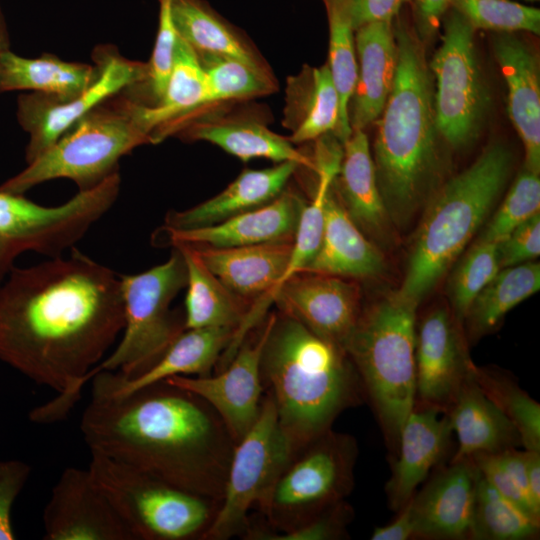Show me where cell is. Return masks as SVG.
I'll return each mask as SVG.
<instances>
[{
	"label": "cell",
	"mask_w": 540,
	"mask_h": 540,
	"mask_svg": "<svg viewBox=\"0 0 540 540\" xmlns=\"http://www.w3.org/2000/svg\"><path fill=\"white\" fill-rule=\"evenodd\" d=\"M124 324L120 275L75 247L12 268L0 284V360L57 392L32 421L66 417Z\"/></svg>",
	"instance_id": "cell-1"
},
{
	"label": "cell",
	"mask_w": 540,
	"mask_h": 540,
	"mask_svg": "<svg viewBox=\"0 0 540 540\" xmlns=\"http://www.w3.org/2000/svg\"><path fill=\"white\" fill-rule=\"evenodd\" d=\"M80 429L90 452L221 501L235 443L195 394L165 381L123 396L91 392Z\"/></svg>",
	"instance_id": "cell-2"
},
{
	"label": "cell",
	"mask_w": 540,
	"mask_h": 540,
	"mask_svg": "<svg viewBox=\"0 0 540 540\" xmlns=\"http://www.w3.org/2000/svg\"><path fill=\"white\" fill-rule=\"evenodd\" d=\"M393 29L397 70L376 120L372 158L387 214L400 224L413 215L432 187L438 168L439 133L424 42L406 20L397 19Z\"/></svg>",
	"instance_id": "cell-3"
},
{
	"label": "cell",
	"mask_w": 540,
	"mask_h": 540,
	"mask_svg": "<svg viewBox=\"0 0 540 540\" xmlns=\"http://www.w3.org/2000/svg\"><path fill=\"white\" fill-rule=\"evenodd\" d=\"M261 376L295 451L330 430L363 389L344 349L281 311L264 344Z\"/></svg>",
	"instance_id": "cell-4"
},
{
	"label": "cell",
	"mask_w": 540,
	"mask_h": 540,
	"mask_svg": "<svg viewBox=\"0 0 540 540\" xmlns=\"http://www.w3.org/2000/svg\"><path fill=\"white\" fill-rule=\"evenodd\" d=\"M511 167L509 149L492 143L435 193L415 237L401 296L419 304L434 288L487 218Z\"/></svg>",
	"instance_id": "cell-5"
},
{
	"label": "cell",
	"mask_w": 540,
	"mask_h": 540,
	"mask_svg": "<svg viewBox=\"0 0 540 540\" xmlns=\"http://www.w3.org/2000/svg\"><path fill=\"white\" fill-rule=\"evenodd\" d=\"M418 304L398 292L361 311L345 351L392 451L415 404Z\"/></svg>",
	"instance_id": "cell-6"
},
{
	"label": "cell",
	"mask_w": 540,
	"mask_h": 540,
	"mask_svg": "<svg viewBox=\"0 0 540 540\" xmlns=\"http://www.w3.org/2000/svg\"><path fill=\"white\" fill-rule=\"evenodd\" d=\"M143 104L126 89L107 98L79 119L48 150L0 185V191L24 194L54 180H72L89 190L117 172L120 158L151 143L142 116Z\"/></svg>",
	"instance_id": "cell-7"
},
{
	"label": "cell",
	"mask_w": 540,
	"mask_h": 540,
	"mask_svg": "<svg viewBox=\"0 0 540 540\" xmlns=\"http://www.w3.org/2000/svg\"><path fill=\"white\" fill-rule=\"evenodd\" d=\"M88 470L136 540L203 539L220 502L90 452Z\"/></svg>",
	"instance_id": "cell-8"
},
{
	"label": "cell",
	"mask_w": 540,
	"mask_h": 540,
	"mask_svg": "<svg viewBox=\"0 0 540 540\" xmlns=\"http://www.w3.org/2000/svg\"><path fill=\"white\" fill-rule=\"evenodd\" d=\"M124 302L123 336L114 351L86 376L87 383L101 371L134 377L151 367L184 330V322L170 304L187 284L181 251L173 247L164 263L144 272L120 275Z\"/></svg>",
	"instance_id": "cell-9"
},
{
	"label": "cell",
	"mask_w": 540,
	"mask_h": 540,
	"mask_svg": "<svg viewBox=\"0 0 540 540\" xmlns=\"http://www.w3.org/2000/svg\"><path fill=\"white\" fill-rule=\"evenodd\" d=\"M357 453L353 437L331 429L295 451L258 505L270 532L293 530L344 501L353 487Z\"/></svg>",
	"instance_id": "cell-10"
},
{
	"label": "cell",
	"mask_w": 540,
	"mask_h": 540,
	"mask_svg": "<svg viewBox=\"0 0 540 540\" xmlns=\"http://www.w3.org/2000/svg\"><path fill=\"white\" fill-rule=\"evenodd\" d=\"M120 182L115 172L52 207L32 202L23 194L0 191V284L22 253L32 251L52 258L74 247L115 203Z\"/></svg>",
	"instance_id": "cell-11"
},
{
	"label": "cell",
	"mask_w": 540,
	"mask_h": 540,
	"mask_svg": "<svg viewBox=\"0 0 540 540\" xmlns=\"http://www.w3.org/2000/svg\"><path fill=\"white\" fill-rule=\"evenodd\" d=\"M442 24L441 44L428 62L435 80V121L439 135L461 149L479 137L491 97L478 59L475 29L452 8Z\"/></svg>",
	"instance_id": "cell-12"
},
{
	"label": "cell",
	"mask_w": 540,
	"mask_h": 540,
	"mask_svg": "<svg viewBox=\"0 0 540 540\" xmlns=\"http://www.w3.org/2000/svg\"><path fill=\"white\" fill-rule=\"evenodd\" d=\"M294 452L267 394L257 419L234 445L220 505L203 540L245 536L250 509L264 500Z\"/></svg>",
	"instance_id": "cell-13"
},
{
	"label": "cell",
	"mask_w": 540,
	"mask_h": 540,
	"mask_svg": "<svg viewBox=\"0 0 540 540\" xmlns=\"http://www.w3.org/2000/svg\"><path fill=\"white\" fill-rule=\"evenodd\" d=\"M93 58L100 66V76L76 98L62 101L39 92L18 96L17 119L29 134L25 154L27 163L48 150L98 104L126 88L143 84L147 79V63L126 59L115 47L99 46Z\"/></svg>",
	"instance_id": "cell-14"
},
{
	"label": "cell",
	"mask_w": 540,
	"mask_h": 540,
	"mask_svg": "<svg viewBox=\"0 0 540 540\" xmlns=\"http://www.w3.org/2000/svg\"><path fill=\"white\" fill-rule=\"evenodd\" d=\"M274 318L275 313H271L254 337H246L218 374L173 376L164 380L204 400L220 417L234 443L247 433L260 412L261 356Z\"/></svg>",
	"instance_id": "cell-15"
},
{
	"label": "cell",
	"mask_w": 540,
	"mask_h": 540,
	"mask_svg": "<svg viewBox=\"0 0 540 540\" xmlns=\"http://www.w3.org/2000/svg\"><path fill=\"white\" fill-rule=\"evenodd\" d=\"M292 247L293 240L229 248L193 247L203 264L219 281L250 307L248 316L236 333L237 343L245 339L273 303Z\"/></svg>",
	"instance_id": "cell-16"
},
{
	"label": "cell",
	"mask_w": 540,
	"mask_h": 540,
	"mask_svg": "<svg viewBox=\"0 0 540 540\" xmlns=\"http://www.w3.org/2000/svg\"><path fill=\"white\" fill-rule=\"evenodd\" d=\"M473 364L456 318L442 307L428 312L416 330L414 408L448 412Z\"/></svg>",
	"instance_id": "cell-17"
},
{
	"label": "cell",
	"mask_w": 540,
	"mask_h": 540,
	"mask_svg": "<svg viewBox=\"0 0 540 540\" xmlns=\"http://www.w3.org/2000/svg\"><path fill=\"white\" fill-rule=\"evenodd\" d=\"M45 540H136L88 468H66L43 510Z\"/></svg>",
	"instance_id": "cell-18"
},
{
	"label": "cell",
	"mask_w": 540,
	"mask_h": 540,
	"mask_svg": "<svg viewBox=\"0 0 540 540\" xmlns=\"http://www.w3.org/2000/svg\"><path fill=\"white\" fill-rule=\"evenodd\" d=\"M360 289L338 276L299 272L275 292L279 311L345 350L361 313Z\"/></svg>",
	"instance_id": "cell-19"
},
{
	"label": "cell",
	"mask_w": 540,
	"mask_h": 540,
	"mask_svg": "<svg viewBox=\"0 0 540 540\" xmlns=\"http://www.w3.org/2000/svg\"><path fill=\"white\" fill-rule=\"evenodd\" d=\"M304 200L284 190L266 205L232 216L216 224L174 230L161 227L155 245H188L198 248H229L264 242L293 240Z\"/></svg>",
	"instance_id": "cell-20"
},
{
	"label": "cell",
	"mask_w": 540,
	"mask_h": 540,
	"mask_svg": "<svg viewBox=\"0 0 540 540\" xmlns=\"http://www.w3.org/2000/svg\"><path fill=\"white\" fill-rule=\"evenodd\" d=\"M479 470L472 458H453L409 500L413 538H471Z\"/></svg>",
	"instance_id": "cell-21"
},
{
	"label": "cell",
	"mask_w": 540,
	"mask_h": 540,
	"mask_svg": "<svg viewBox=\"0 0 540 540\" xmlns=\"http://www.w3.org/2000/svg\"><path fill=\"white\" fill-rule=\"evenodd\" d=\"M236 330L230 327L184 329L163 355L147 370L124 378L117 372L101 371L92 381V391L123 396L173 376H205L230 346Z\"/></svg>",
	"instance_id": "cell-22"
},
{
	"label": "cell",
	"mask_w": 540,
	"mask_h": 540,
	"mask_svg": "<svg viewBox=\"0 0 540 540\" xmlns=\"http://www.w3.org/2000/svg\"><path fill=\"white\" fill-rule=\"evenodd\" d=\"M492 51L507 86L509 118L523 142L525 167L540 172V70L534 48L515 33L496 32Z\"/></svg>",
	"instance_id": "cell-23"
},
{
	"label": "cell",
	"mask_w": 540,
	"mask_h": 540,
	"mask_svg": "<svg viewBox=\"0 0 540 540\" xmlns=\"http://www.w3.org/2000/svg\"><path fill=\"white\" fill-rule=\"evenodd\" d=\"M452 428L449 414L437 408H414L398 439L397 459L385 492L391 509L399 511L440 461Z\"/></svg>",
	"instance_id": "cell-24"
},
{
	"label": "cell",
	"mask_w": 540,
	"mask_h": 540,
	"mask_svg": "<svg viewBox=\"0 0 540 540\" xmlns=\"http://www.w3.org/2000/svg\"><path fill=\"white\" fill-rule=\"evenodd\" d=\"M357 75L348 104L352 130H364L380 116L393 87L398 49L393 21H375L355 30Z\"/></svg>",
	"instance_id": "cell-25"
},
{
	"label": "cell",
	"mask_w": 540,
	"mask_h": 540,
	"mask_svg": "<svg viewBox=\"0 0 540 540\" xmlns=\"http://www.w3.org/2000/svg\"><path fill=\"white\" fill-rule=\"evenodd\" d=\"M212 110L190 119L175 134L186 140L210 142L244 162L264 158L314 168L313 159L296 149L288 137L276 134L253 117L220 115Z\"/></svg>",
	"instance_id": "cell-26"
},
{
	"label": "cell",
	"mask_w": 540,
	"mask_h": 540,
	"mask_svg": "<svg viewBox=\"0 0 540 540\" xmlns=\"http://www.w3.org/2000/svg\"><path fill=\"white\" fill-rule=\"evenodd\" d=\"M299 167L296 162L285 161L265 169H244L214 197L192 208L168 213L162 227L174 230L204 227L266 205L284 191Z\"/></svg>",
	"instance_id": "cell-27"
},
{
	"label": "cell",
	"mask_w": 540,
	"mask_h": 540,
	"mask_svg": "<svg viewBox=\"0 0 540 540\" xmlns=\"http://www.w3.org/2000/svg\"><path fill=\"white\" fill-rule=\"evenodd\" d=\"M383 270L382 254L348 215L332 184L325 203L320 246L302 272L366 278Z\"/></svg>",
	"instance_id": "cell-28"
},
{
	"label": "cell",
	"mask_w": 540,
	"mask_h": 540,
	"mask_svg": "<svg viewBox=\"0 0 540 540\" xmlns=\"http://www.w3.org/2000/svg\"><path fill=\"white\" fill-rule=\"evenodd\" d=\"M340 119L339 96L327 63L304 65L287 78L283 126L293 144L305 143L335 133Z\"/></svg>",
	"instance_id": "cell-29"
},
{
	"label": "cell",
	"mask_w": 540,
	"mask_h": 540,
	"mask_svg": "<svg viewBox=\"0 0 540 540\" xmlns=\"http://www.w3.org/2000/svg\"><path fill=\"white\" fill-rule=\"evenodd\" d=\"M214 109L210 106L204 70L195 51L178 35L170 77L160 102L143 105L142 116L151 131V143L175 134L190 119Z\"/></svg>",
	"instance_id": "cell-30"
},
{
	"label": "cell",
	"mask_w": 540,
	"mask_h": 540,
	"mask_svg": "<svg viewBox=\"0 0 540 540\" xmlns=\"http://www.w3.org/2000/svg\"><path fill=\"white\" fill-rule=\"evenodd\" d=\"M448 414L458 440L453 458H471L522 446L515 426L483 393L471 372Z\"/></svg>",
	"instance_id": "cell-31"
},
{
	"label": "cell",
	"mask_w": 540,
	"mask_h": 540,
	"mask_svg": "<svg viewBox=\"0 0 540 540\" xmlns=\"http://www.w3.org/2000/svg\"><path fill=\"white\" fill-rule=\"evenodd\" d=\"M176 31L196 54H216L244 62L275 78L253 44L204 0H172Z\"/></svg>",
	"instance_id": "cell-32"
},
{
	"label": "cell",
	"mask_w": 540,
	"mask_h": 540,
	"mask_svg": "<svg viewBox=\"0 0 540 540\" xmlns=\"http://www.w3.org/2000/svg\"><path fill=\"white\" fill-rule=\"evenodd\" d=\"M343 154L333 186L345 210L363 232L376 235L387 221L364 130H352L344 141Z\"/></svg>",
	"instance_id": "cell-33"
},
{
	"label": "cell",
	"mask_w": 540,
	"mask_h": 540,
	"mask_svg": "<svg viewBox=\"0 0 540 540\" xmlns=\"http://www.w3.org/2000/svg\"><path fill=\"white\" fill-rule=\"evenodd\" d=\"M100 73L98 64L67 62L49 53L25 58L8 50L1 58L0 93L28 90L66 101L91 87Z\"/></svg>",
	"instance_id": "cell-34"
},
{
	"label": "cell",
	"mask_w": 540,
	"mask_h": 540,
	"mask_svg": "<svg viewBox=\"0 0 540 540\" xmlns=\"http://www.w3.org/2000/svg\"><path fill=\"white\" fill-rule=\"evenodd\" d=\"M172 247L181 251L187 269L184 329L230 327L237 333L250 307L219 281L193 247L183 244Z\"/></svg>",
	"instance_id": "cell-35"
},
{
	"label": "cell",
	"mask_w": 540,
	"mask_h": 540,
	"mask_svg": "<svg viewBox=\"0 0 540 540\" xmlns=\"http://www.w3.org/2000/svg\"><path fill=\"white\" fill-rule=\"evenodd\" d=\"M539 289V263L502 268L476 296L464 317L470 336L480 337L496 328L512 308Z\"/></svg>",
	"instance_id": "cell-36"
},
{
	"label": "cell",
	"mask_w": 540,
	"mask_h": 540,
	"mask_svg": "<svg viewBox=\"0 0 540 540\" xmlns=\"http://www.w3.org/2000/svg\"><path fill=\"white\" fill-rule=\"evenodd\" d=\"M323 3L329 26L327 64L340 101L339 125L334 135L343 144L352 132L348 121V104L357 75L351 0H323Z\"/></svg>",
	"instance_id": "cell-37"
},
{
	"label": "cell",
	"mask_w": 540,
	"mask_h": 540,
	"mask_svg": "<svg viewBox=\"0 0 540 540\" xmlns=\"http://www.w3.org/2000/svg\"><path fill=\"white\" fill-rule=\"evenodd\" d=\"M539 528V520L500 494L479 472L470 539L527 540L535 538Z\"/></svg>",
	"instance_id": "cell-38"
},
{
	"label": "cell",
	"mask_w": 540,
	"mask_h": 540,
	"mask_svg": "<svg viewBox=\"0 0 540 540\" xmlns=\"http://www.w3.org/2000/svg\"><path fill=\"white\" fill-rule=\"evenodd\" d=\"M472 377L517 429L525 450L540 451V405L510 378L475 364Z\"/></svg>",
	"instance_id": "cell-39"
},
{
	"label": "cell",
	"mask_w": 540,
	"mask_h": 540,
	"mask_svg": "<svg viewBox=\"0 0 540 540\" xmlns=\"http://www.w3.org/2000/svg\"><path fill=\"white\" fill-rule=\"evenodd\" d=\"M204 70L210 106L268 95L277 89L275 78L244 62L216 54H196Z\"/></svg>",
	"instance_id": "cell-40"
},
{
	"label": "cell",
	"mask_w": 540,
	"mask_h": 540,
	"mask_svg": "<svg viewBox=\"0 0 540 540\" xmlns=\"http://www.w3.org/2000/svg\"><path fill=\"white\" fill-rule=\"evenodd\" d=\"M501 270L498 243L478 240L453 271L448 294L458 319H464L480 291Z\"/></svg>",
	"instance_id": "cell-41"
},
{
	"label": "cell",
	"mask_w": 540,
	"mask_h": 540,
	"mask_svg": "<svg viewBox=\"0 0 540 540\" xmlns=\"http://www.w3.org/2000/svg\"><path fill=\"white\" fill-rule=\"evenodd\" d=\"M450 8L475 30L540 34V10L511 0H451Z\"/></svg>",
	"instance_id": "cell-42"
},
{
	"label": "cell",
	"mask_w": 540,
	"mask_h": 540,
	"mask_svg": "<svg viewBox=\"0 0 540 540\" xmlns=\"http://www.w3.org/2000/svg\"><path fill=\"white\" fill-rule=\"evenodd\" d=\"M158 1L159 22L152 55L147 63V79L143 84L127 89L133 98L148 107L156 106L163 97L172 70L178 40L171 12L172 0Z\"/></svg>",
	"instance_id": "cell-43"
},
{
	"label": "cell",
	"mask_w": 540,
	"mask_h": 540,
	"mask_svg": "<svg viewBox=\"0 0 540 540\" xmlns=\"http://www.w3.org/2000/svg\"><path fill=\"white\" fill-rule=\"evenodd\" d=\"M480 474L500 494L540 521L528 490L526 478V451L510 448L496 453L471 457Z\"/></svg>",
	"instance_id": "cell-44"
},
{
	"label": "cell",
	"mask_w": 540,
	"mask_h": 540,
	"mask_svg": "<svg viewBox=\"0 0 540 540\" xmlns=\"http://www.w3.org/2000/svg\"><path fill=\"white\" fill-rule=\"evenodd\" d=\"M540 178L526 167L518 174L504 201L479 240L500 243L517 226L539 213Z\"/></svg>",
	"instance_id": "cell-45"
},
{
	"label": "cell",
	"mask_w": 540,
	"mask_h": 540,
	"mask_svg": "<svg viewBox=\"0 0 540 540\" xmlns=\"http://www.w3.org/2000/svg\"><path fill=\"white\" fill-rule=\"evenodd\" d=\"M352 510L344 502L325 510L305 524L282 533L249 530L245 536L263 540H332L344 535Z\"/></svg>",
	"instance_id": "cell-46"
},
{
	"label": "cell",
	"mask_w": 540,
	"mask_h": 540,
	"mask_svg": "<svg viewBox=\"0 0 540 540\" xmlns=\"http://www.w3.org/2000/svg\"><path fill=\"white\" fill-rule=\"evenodd\" d=\"M31 467L21 460L0 461V540H13V504L27 483Z\"/></svg>",
	"instance_id": "cell-47"
},
{
	"label": "cell",
	"mask_w": 540,
	"mask_h": 540,
	"mask_svg": "<svg viewBox=\"0 0 540 540\" xmlns=\"http://www.w3.org/2000/svg\"><path fill=\"white\" fill-rule=\"evenodd\" d=\"M502 268L530 262L540 254V213L517 226L498 243Z\"/></svg>",
	"instance_id": "cell-48"
},
{
	"label": "cell",
	"mask_w": 540,
	"mask_h": 540,
	"mask_svg": "<svg viewBox=\"0 0 540 540\" xmlns=\"http://www.w3.org/2000/svg\"><path fill=\"white\" fill-rule=\"evenodd\" d=\"M412 0H351L354 30L375 21H393L402 7Z\"/></svg>",
	"instance_id": "cell-49"
},
{
	"label": "cell",
	"mask_w": 540,
	"mask_h": 540,
	"mask_svg": "<svg viewBox=\"0 0 540 540\" xmlns=\"http://www.w3.org/2000/svg\"><path fill=\"white\" fill-rule=\"evenodd\" d=\"M415 31L425 42L438 33L442 20L450 9L451 0H412Z\"/></svg>",
	"instance_id": "cell-50"
},
{
	"label": "cell",
	"mask_w": 540,
	"mask_h": 540,
	"mask_svg": "<svg viewBox=\"0 0 540 540\" xmlns=\"http://www.w3.org/2000/svg\"><path fill=\"white\" fill-rule=\"evenodd\" d=\"M414 522L409 501L398 511L396 518L389 524L376 527L372 540H407L413 538Z\"/></svg>",
	"instance_id": "cell-51"
},
{
	"label": "cell",
	"mask_w": 540,
	"mask_h": 540,
	"mask_svg": "<svg viewBox=\"0 0 540 540\" xmlns=\"http://www.w3.org/2000/svg\"><path fill=\"white\" fill-rule=\"evenodd\" d=\"M525 451L529 495L535 510L540 514V451Z\"/></svg>",
	"instance_id": "cell-52"
},
{
	"label": "cell",
	"mask_w": 540,
	"mask_h": 540,
	"mask_svg": "<svg viewBox=\"0 0 540 540\" xmlns=\"http://www.w3.org/2000/svg\"><path fill=\"white\" fill-rule=\"evenodd\" d=\"M10 50V39L7 29L5 17L0 5V73H1V58L3 54Z\"/></svg>",
	"instance_id": "cell-53"
},
{
	"label": "cell",
	"mask_w": 540,
	"mask_h": 540,
	"mask_svg": "<svg viewBox=\"0 0 540 540\" xmlns=\"http://www.w3.org/2000/svg\"><path fill=\"white\" fill-rule=\"evenodd\" d=\"M511 1H513V0H511ZM523 1L536 2V1H538V0H523Z\"/></svg>",
	"instance_id": "cell-54"
}]
</instances>
